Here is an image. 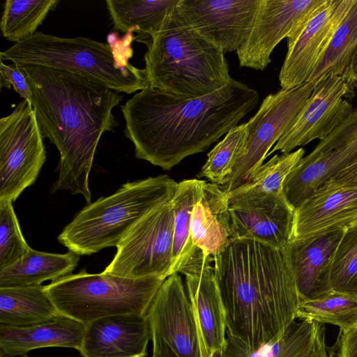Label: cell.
Listing matches in <instances>:
<instances>
[{
    "instance_id": "obj_1",
    "label": "cell",
    "mask_w": 357,
    "mask_h": 357,
    "mask_svg": "<svg viewBox=\"0 0 357 357\" xmlns=\"http://www.w3.org/2000/svg\"><path fill=\"white\" fill-rule=\"evenodd\" d=\"M259 100L257 91L232 77L227 86L192 98L147 86L121 107L124 135L137 158L169 170L206 151L238 126Z\"/></svg>"
},
{
    "instance_id": "obj_2",
    "label": "cell",
    "mask_w": 357,
    "mask_h": 357,
    "mask_svg": "<svg viewBox=\"0 0 357 357\" xmlns=\"http://www.w3.org/2000/svg\"><path fill=\"white\" fill-rule=\"evenodd\" d=\"M16 65V64H15ZM31 87V103L43 135L57 148L58 179L52 192L68 190L88 204L89 177L102 135L118 123L113 109L123 96L96 81L60 69L17 65Z\"/></svg>"
},
{
    "instance_id": "obj_3",
    "label": "cell",
    "mask_w": 357,
    "mask_h": 357,
    "mask_svg": "<svg viewBox=\"0 0 357 357\" xmlns=\"http://www.w3.org/2000/svg\"><path fill=\"white\" fill-rule=\"evenodd\" d=\"M227 331L250 347L278 338L296 319L301 303L284 248L231 240L213 259Z\"/></svg>"
},
{
    "instance_id": "obj_4",
    "label": "cell",
    "mask_w": 357,
    "mask_h": 357,
    "mask_svg": "<svg viewBox=\"0 0 357 357\" xmlns=\"http://www.w3.org/2000/svg\"><path fill=\"white\" fill-rule=\"evenodd\" d=\"M146 43L144 69L151 88L192 98L210 94L231 81L223 50L185 24L174 8Z\"/></svg>"
},
{
    "instance_id": "obj_5",
    "label": "cell",
    "mask_w": 357,
    "mask_h": 357,
    "mask_svg": "<svg viewBox=\"0 0 357 357\" xmlns=\"http://www.w3.org/2000/svg\"><path fill=\"white\" fill-rule=\"evenodd\" d=\"M177 185L167 175L127 182L79 211L58 241L79 255L116 247L144 216L173 197Z\"/></svg>"
},
{
    "instance_id": "obj_6",
    "label": "cell",
    "mask_w": 357,
    "mask_h": 357,
    "mask_svg": "<svg viewBox=\"0 0 357 357\" xmlns=\"http://www.w3.org/2000/svg\"><path fill=\"white\" fill-rule=\"evenodd\" d=\"M1 60L33 64L82 75L119 93L148 86L144 69L123 58L112 45L84 37L61 38L42 31L0 53Z\"/></svg>"
},
{
    "instance_id": "obj_7",
    "label": "cell",
    "mask_w": 357,
    "mask_h": 357,
    "mask_svg": "<svg viewBox=\"0 0 357 357\" xmlns=\"http://www.w3.org/2000/svg\"><path fill=\"white\" fill-rule=\"evenodd\" d=\"M165 279H134L82 270L45 285L59 313L84 324L120 314H146Z\"/></svg>"
},
{
    "instance_id": "obj_8",
    "label": "cell",
    "mask_w": 357,
    "mask_h": 357,
    "mask_svg": "<svg viewBox=\"0 0 357 357\" xmlns=\"http://www.w3.org/2000/svg\"><path fill=\"white\" fill-rule=\"evenodd\" d=\"M314 84L268 95L247 122V139L241 155L221 188L229 192L246 183L263 165L270 149L289 128L310 98Z\"/></svg>"
},
{
    "instance_id": "obj_9",
    "label": "cell",
    "mask_w": 357,
    "mask_h": 357,
    "mask_svg": "<svg viewBox=\"0 0 357 357\" xmlns=\"http://www.w3.org/2000/svg\"><path fill=\"white\" fill-rule=\"evenodd\" d=\"M172 199L154 208L130 229L116 246V252L103 273L134 279H166L172 274Z\"/></svg>"
},
{
    "instance_id": "obj_10",
    "label": "cell",
    "mask_w": 357,
    "mask_h": 357,
    "mask_svg": "<svg viewBox=\"0 0 357 357\" xmlns=\"http://www.w3.org/2000/svg\"><path fill=\"white\" fill-rule=\"evenodd\" d=\"M43 137L26 100L0 119V202H14L34 183L46 160Z\"/></svg>"
},
{
    "instance_id": "obj_11",
    "label": "cell",
    "mask_w": 357,
    "mask_h": 357,
    "mask_svg": "<svg viewBox=\"0 0 357 357\" xmlns=\"http://www.w3.org/2000/svg\"><path fill=\"white\" fill-rule=\"evenodd\" d=\"M146 315L151 357H203L199 332L179 273L165 280Z\"/></svg>"
},
{
    "instance_id": "obj_12",
    "label": "cell",
    "mask_w": 357,
    "mask_h": 357,
    "mask_svg": "<svg viewBox=\"0 0 357 357\" xmlns=\"http://www.w3.org/2000/svg\"><path fill=\"white\" fill-rule=\"evenodd\" d=\"M325 0H261L247 38L237 50L241 67L263 70L277 45L287 39L292 46L306 23Z\"/></svg>"
},
{
    "instance_id": "obj_13",
    "label": "cell",
    "mask_w": 357,
    "mask_h": 357,
    "mask_svg": "<svg viewBox=\"0 0 357 357\" xmlns=\"http://www.w3.org/2000/svg\"><path fill=\"white\" fill-rule=\"evenodd\" d=\"M227 195L231 240L252 239L280 249L289 244L295 208L283 193L264 194L237 188Z\"/></svg>"
},
{
    "instance_id": "obj_14",
    "label": "cell",
    "mask_w": 357,
    "mask_h": 357,
    "mask_svg": "<svg viewBox=\"0 0 357 357\" xmlns=\"http://www.w3.org/2000/svg\"><path fill=\"white\" fill-rule=\"evenodd\" d=\"M353 89L341 75H331L318 81L305 106L267 156L276 151L290 153L312 140H321L353 111L349 98Z\"/></svg>"
},
{
    "instance_id": "obj_15",
    "label": "cell",
    "mask_w": 357,
    "mask_h": 357,
    "mask_svg": "<svg viewBox=\"0 0 357 357\" xmlns=\"http://www.w3.org/2000/svg\"><path fill=\"white\" fill-rule=\"evenodd\" d=\"M357 157V109L292 169L284 182L287 195L298 202L316 194L327 178Z\"/></svg>"
},
{
    "instance_id": "obj_16",
    "label": "cell",
    "mask_w": 357,
    "mask_h": 357,
    "mask_svg": "<svg viewBox=\"0 0 357 357\" xmlns=\"http://www.w3.org/2000/svg\"><path fill=\"white\" fill-rule=\"evenodd\" d=\"M261 0H179V18L223 52L237 51L253 25Z\"/></svg>"
},
{
    "instance_id": "obj_17",
    "label": "cell",
    "mask_w": 357,
    "mask_h": 357,
    "mask_svg": "<svg viewBox=\"0 0 357 357\" xmlns=\"http://www.w3.org/2000/svg\"><path fill=\"white\" fill-rule=\"evenodd\" d=\"M213 258L198 248L179 271L199 332L203 357L222 350L226 342L225 308L215 278Z\"/></svg>"
},
{
    "instance_id": "obj_18",
    "label": "cell",
    "mask_w": 357,
    "mask_h": 357,
    "mask_svg": "<svg viewBox=\"0 0 357 357\" xmlns=\"http://www.w3.org/2000/svg\"><path fill=\"white\" fill-rule=\"evenodd\" d=\"M354 1L325 0L292 46L287 48L279 74L282 89H292L307 82Z\"/></svg>"
},
{
    "instance_id": "obj_19",
    "label": "cell",
    "mask_w": 357,
    "mask_h": 357,
    "mask_svg": "<svg viewBox=\"0 0 357 357\" xmlns=\"http://www.w3.org/2000/svg\"><path fill=\"white\" fill-rule=\"evenodd\" d=\"M81 357H146L151 330L146 314H120L86 324Z\"/></svg>"
},
{
    "instance_id": "obj_20",
    "label": "cell",
    "mask_w": 357,
    "mask_h": 357,
    "mask_svg": "<svg viewBox=\"0 0 357 357\" xmlns=\"http://www.w3.org/2000/svg\"><path fill=\"white\" fill-rule=\"evenodd\" d=\"M344 231L339 229L290 241L284 248L301 301L331 291L332 261Z\"/></svg>"
},
{
    "instance_id": "obj_21",
    "label": "cell",
    "mask_w": 357,
    "mask_h": 357,
    "mask_svg": "<svg viewBox=\"0 0 357 357\" xmlns=\"http://www.w3.org/2000/svg\"><path fill=\"white\" fill-rule=\"evenodd\" d=\"M356 223L357 187L324 189L295 208L290 241L345 229Z\"/></svg>"
},
{
    "instance_id": "obj_22",
    "label": "cell",
    "mask_w": 357,
    "mask_h": 357,
    "mask_svg": "<svg viewBox=\"0 0 357 357\" xmlns=\"http://www.w3.org/2000/svg\"><path fill=\"white\" fill-rule=\"evenodd\" d=\"M325 331L323 324L296 319L278 338L252 348L227 331L222 357H331Z\"/></svg>"
},
{
    "instance_id": "obj_23",
    "label": "cell",
    "mask_w": 357,
    "mask_h": 357,
    "mask_svg": "<svg viewBox=\"0 0 357 357\" xmlns=\"http://www.w3.org/2000/svg\"><path fill=\"white\" fill-rule=\"evenodd\" d=\"M84 329V324L60 313L49 321L29 326H0V357L24 356L45 347L79 351Z\"/></svg>"
},
{
    "instance_id": "obj_24",
    "label": "cell",
    "mask_w": 357,
    "mask_h": 357,
    "mask_svg": "<svg viewBox=\"0 0 357 357\" xmlns=\"http://www.w3.org/2000/svg\"><path fill=\"white\" fill-rule=\"evenodd\" d=\"M190 231L195 246L213 259L231 241L228 195L220 185L205 182L192 212Z\"/></svg>"
},
{
    "instance_id": "obj_25",
    "label": "cell",
    "mask_w": 357,
    "mask_h": 357,
    "mask_svg": "<svg viewBox=\"0 0 357 357\" xmlns=\"http://www.w3.org/2000/svg\"><path fill=\"white\" fill-rule=\"evenodd\" d=\"M79 255L49 253L31 248L10 266L0 269V288L41 285L70 275L77 267Z\"/></svg>"
},
{
    "instance_id": "obj_26",
    "label": "cell",
    "mask_w": 357,
    "mask_h": 357,
    "mask_svg": "<svg viewBox=\"0 0 357 357\" xmlns=\"http://www.w3.org/2000/svg\"><path fill=\"white\" fill-rule=\"evenodd\" d=\"M59 314L45 286L0 288V326L25 327Z\"/></svg>"
},
{
    "instance_id": "obj_27",
    "label": "cell",
    "mask_w": 357,
    "mask_h": 357,
    "mask_svg": "<svg viewBox=\"0 0 357 357\" xmlns=\"http://www.w3.org/2000/svg\"><path fill=\"white\" fill-rule=\"evenodd\" d=\"M179 0H107L114 30L135 31L146 38L157 32Z\"/></svg>"
},
{
    "instance_id": "obj_28",
    "label": "cell",
    "mask_w": 357,
    "mask_h": 357,
    "mask_svg": "<svg viewBox=\"0 0 357 357\" xmlns=\"http://www.w3.org/2000/svg\"><path fill=\"white\" fill-rule=\"evenodd\" d=\"M205 182L198 179L183 180L178 183L172 199L174 213L172 274L179 273L197 248L191 237V215L194 206L202 197Z\"/></svg>"
},
{
    "instance_id": "obj_29",
    "label": "cell",
    "mask_w": 357,
    "mask_h": 357,
    "mask_svg": "<svg viewBox=\"0 0 357 357\" xmlns=\"http://www.w3.org/2000/svg\"><path fill=\"white\" fill-rule=\"evenodd\" d=\"M296 319L329 324L344 333L357 325V294L331 291L321 296L303 301Z\"/></svg>"
},
{
    "instance_id": "obj_30",
    "label": "cell",
    "mask_w": 357,
    "mask_h": 357,
    "mask_svg": "<svg viewBox=\"0 0 357 357\" xmlns=\"http://www.w3.org/2000/svg\"><path fill=\"white\" fill-rule=\"evenodd\" d=\"M357 45V0L336 29L328 48L307 82L316 84L331 75H342Z\"/></svg>"
},
{
    "instance_id": "obj_31",
    "label": "cell",
    "mask_w": 357,
    "mask_h": 357,
    "mask_svg": "<svg viewBox=\"0 0 357 357\" xmlns=\"http://www.w3.org/2000/svg\"><path fill=\"white\" fill-rule=\"evenodd\" d=\"M59 2L58 0H6L0 24L3 36L15 43L30 37Z\"/></svg>"
},
{
    "instance_id": "obj_32",
    "label": "cell",
    "mask_w": 357,
    "mask_h": 357,
    "mask_svg": "<svg viewBox=\"0 0 357 357\" xmlns=\"http://www.w3.org/2000/svg\"><path fill=\"white\" fill-rule=\"evenodd\" d=\"M247 135L246 123L231 128L208 153L198 177H205L211 183L222 185L241 155Z\"/></svg>"
},
{
    "instance_id": "obj_33",
    "label": "cell",
    "mask_w": 357,
    "mask_h": 357,
    "mask_svg": "<svg viewBox=\"0 0 357 357\" xmlns=\"http://www.w3.org/2000/svg\"><path fill=\"white\" fill-rule=\"evenodd\" d=\"M331 291L357 294V223L344 229L331 269Z\"/></svg>"
},
{
    "instance_id": "obj_34",
    "label": "cell",
    "mask_w": 357,
    "mask_h": 357,
    "mask_svg": "<svg viewBox=\"0 0 357 357\" xmlns=\"http://www.w3.org/2000/svg\"><path fill=\"white\" fill-rule=\"evenodd\" d=\"M305 153L304 149L299 148L290 153L274 155L238 188L264 194L283 193V183L287 176L300 162Z\"/></svg>"
},
{
    "instance_id": "obj_35",
    "label": "cell",
    "mask_w": 357,
    "mask_h": 357,
    "mask_svg": "<svg viewBox=\"0 0 357 357\" xmlns=\"http://www.w3.org/2000/svg\"><path fill=\"white\" fill-rule=\"evenodd\" d=\"M31 248L26 242L11 202H0V269L24 255Z\"/></svg>"
},
{
    "instance_id": "obj_36",
    "label": "cell",
    "mask_w": 357,
    "mask_h": 357,
    "mask_svg": "<svg viewBox=\"0 0 357 357\" xmlns=\"http://www.w3.org/2000/svg\"><path fill=\"white\" fill-rule=\"evenodd\" d=\"M1 87L10 89L12 86L24 100L31 102L32 92L27 79L22 70L15 64L7 65L1 60Z\"/></svg>"
},
{
    "instance_id": "obj_37",
    "label": "cell",
    "mask_w": 357,
    "mask_h": 357,
    "mask_svg": "<svg viewBox=\"0 0 357 357\" xmlns=\"http://www.w3.org/2000/svg\"><path fill=\"white\" fill-rule=\"evenodd\" d=\"M334 187H357V157L331 174L319 191Z\"/></svg>"
},
{
    "instance_id": "obj_38",
    "label": "cell",
    "mask_w": 357,
    "mask_h": 357,
    "mask_svg": "<svg viewBox=\"0 0 357 357\" xmlns=\"http://www.w3.org/2000/svg\"><path fill=\"white\" fill-rule=\"evenodd\" d=\"M337 357H357V325L341 333L337 353Z\"/></svg>"
},
{
    "instance_id": "obj_39",
    "label": "cell",
    "mask_w": 357,
    "mask_h": 357,
    "mask_svg": "<svg viewBox=\"0 0 357 357\" xmlns=\"http://www.w3.org/2000/svg\"><path fill=\"white\" fill-rule=\"evenodd\" d=\"M342 76L349 86L357 89V45L354 49L349 63L344 70Z\"/></svg>"
},
{
    "instance_id": "obj_40",
    "label": "cell",
    "mask_w": 357,
    "mask_h": 357,
    "mask_svg": "<svg viewBox=\"0 0 357 357\" xmlns=\"http://www.w3.org/2000/svg\"><path fill=\"white\" fill-rule=\"evenodd\" d=\"M209 357H222V350L214 351Z\"/></svg>"
},
{
    "instance_id": "obj_41",
    "label": "cell",
    "mask_w": 357,
    "mask_h": 357,
    "mask_svg": "<svg viewBox=\"0 0 357 357\" xmlns=\"http://www.w3.org/2000/svg\"><path fill=\"white\" fill-rule=\"evenodd\" d=\"M3 357H28L26 355L24 356H3Z\"/></svg>"
}]
</instances>
